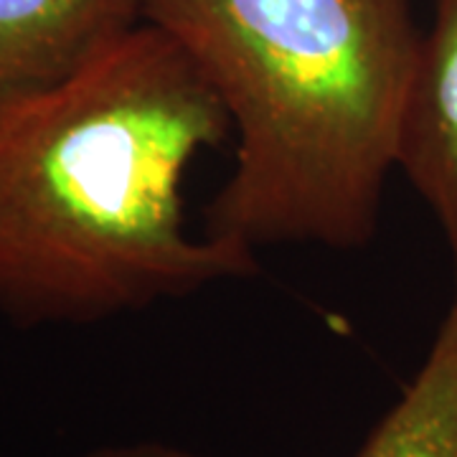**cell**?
<instances>
[{"label":"cell","mask_w":457,"mask_h":457,"mask_svg":"<svg viewBox=\"0 0 457 457\" xmlns=\"http://www.w3.org/2000/svg\"><path fill=\"white\" fill-rule=\"evenodd\" d=\"M231 120L179 41L137 23L82 69L0 102V315L87 326L252 278L254 252L194 237L183 180Z\"/></svg>","instance_id":"6da1fadb"},{"label":"cell","mask_w":457,"mask_h":457,"mask_svg":"<svg viewBox=\"0 0 457 457\" xmlns=\"http://www.w3.org/2000/svg\"><path fill=\"white\" fill-rule=\"evenodd\" d=\"M140 11L188 51L234 128L209 237L249 252L369 245L425 36L411 0H140Z\"/></svg>","instance_id":"7a4b0ae2"},{"label":"cell","mask_w":457,"mask_h":457,"mask_svg":"<svg viewBox=\"0 0 457 457\" xmlns=\"http://www.w3.org/2000/svg\"><path fill=\"white\" fill-rule=\"evenodd\" d=\"M137 23L140 0H0V102L74 74Z\"/></svg>","instance_id":"277c9868"},{"label":"cell","mask_w":457,"mask_h":457,"mask_svg":"<svg viewBox=\"0 0 457 457\" xmlns=\"http://www.w3.org/2000/svg\"><path fill=\"white\" fill-rule=\"evenodd\" d=\"M79 457H212L176 447V445H165V442H128V445H102Z\"/></svg>","instance_id":"8992f818"},{"label":"cell","mask_w":457,"mask_h":457,"mask_svg":"<svg viewBox=\"0 0 457 457\" xmlns=\"http://www.w3.org/2000/svg\"><path fill=\"white\" fill-rule=\"evenodd\" d=\"M396 168L437 216L457 279V0H437L432 29L422 36L399 122Z\"/></svg>","instance_id":"3957f363"},{"label":"cell","mask_w":457,"mask_h":457,"mask_svg":"<svg viewBox=\"0 0 457 457\" xmlns=\"http://www.w3.org/2000/svg\"><path fill=\"white\" fill-rule=\"evenodd\" d=\"M356 457H457V297L422 369Z\"/></svg>","instance_id":"5b68a950"}]
</instances>
